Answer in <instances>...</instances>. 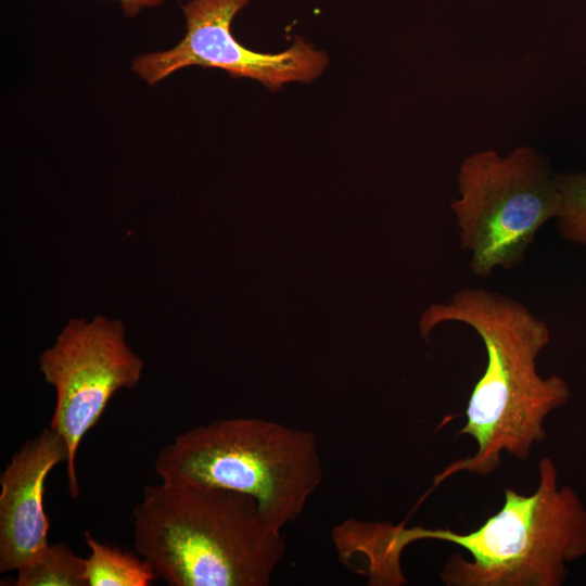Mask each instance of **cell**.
<instances>
[{"label": "cell", "mask_w": 586, "mask_h": 586, "mask_svg": "<svg viewBox=\"0 0 586 586\" xmlns=\"http://www.w3.org/2000/svg\"><path fill=\"white\" fill-rule=\"evenodd\" d=\"M461 322L483 341L486 367L470 395L467 422L458 434L476 443L474 455L451 462L434 485L458 472L488 475L500 464L501 453L519 460L546 437L544 422L566 404V381L537 371V357L550 342V330L523 303L485 289H462L446 303H432L419 328L428 341L440 323Z\"/></svg>", "instance_id": "cell-1"}, {"label": "cell", "mask_w": 586, "mask_h": 586, "mask_svg": "<svg viewBox=\"0 0 586 586\" xmlns=\"http://www.w3.org/2000/svg\"><path fill=\"white\" fill-rule=\"evenodd\" d=\"M132 526L137 553L170 586H267L285 550L251 496L191 483L145 486Z\"/></svg>", "instance_id": "cell-2"}, {"label": "cell", "mask_w": 586, "mask_h": 586, "mask_svg": "<svg viewBox=\"0 0 586 586\" xmlns=\"http://www.w3.org/2000/svg\"><path fill=\"white\" fill-rule=\"evenodd\" d=\"M501 508L469 533L402 527L404 544L436 539L464 548L440 573L447 586H561L568 564L586 556V507L569 485L559 486L549 457L538 462V485L524 495L505 488Z\"/></svg>", "instance_id": "cell-3"}, {"label": "cell", "mask_w": 586, "mask_h": 586, "mask_svg": "<svg viewBox=\"0 0 586 586\" xmlns=\"http://www.w3.org/2000/svg\"><path fill=\"white\" fill-rule=\"evenodd\" d=\"M161 481L251 496L275 527L295 521L323 470L316 434L256 418L217 419L177 435L154 464Z\"/></svg>", "instance_id": "cell-4"}, {"label": "cell", "mask_w": 586, "mask_h": 586, "mask_svg": "<svg viewBox=\"0 0 586 586\" xmlns=\"http://www.w3.org/2000/svg\"><path fill=\"white\" fill-rule=\"evenodd\" d=\"M450 208L470 269L486 278L496 268L520 265L537 231L558 216L561 196L549 163L523 145L501 157L496 151L470 155L458 171Z\"/></svg>", "instance_id": "cell-5"}, {"label": "cell", "mask_w": 586, "mask_h": 586, "mask_svg": "<svg viewBox=\"0 0 586 586\" xmlns=\"http://www.w3.org/2000/svg\"><path fill=\"white\" fill-rule=\"evenodd\" d=\"M39 369L56 394L50 428L67 447L68 491L79 495L76 471L78 447L120 388L139 382L143 360L128 346L119 320L97 316L92 321L69 319L55 343L39 357Z\"/></svg>", "instance_id": "cell-6"}, {"label": "cell", "mask_w": 586, "mask_h": 586, "mask_svg": "<svg viewBox=\"0 0 586 586\" xmlns=\"http://www.w3.org/2000/svg\"><path fill=\"white\" fill-rule=\"evenodd\" d=\"M250 0H190L183 4L186 35L171 49L137 56L132 71L148 85L189 67H216L233 77L260 81L271 90L290 81L309 82L328 64L327 55L297 39L280 53H260L242 46L231 33L235 14Z\"/></svg>", "instance_id": "cell-7"}, {"label": "cell", "mask_w": 586, "mask_h": 586, "mask_svg": "<svg viewBox=\"0 0 586 586\" xmlns=\"http://www.w3.org/2000/svg\"><path fill=\"white\" fill-rule=\"evenodd\" d=\"M68 459L63 437L50 426L25 442L0 475V572L17 570L50 545L44 481Z\"/></svg>", "instance_id": "cell-8"}, {"label": "cell", "mask_w": 586, "mask_h": 586, "mask_svg": "<svg viewBox=\"0 0 586 586\" xmlns=\"http://www.w3.org/2000/svg\"><path fill=\"white\" fill-rule=\"evenodd\" d=\"M88 586H149L158 576L148 560L98 540L90 531L84 534Z\"/></svg>", "instance_id": "cell-9"}, {"label": "cell", "mask_w": 586, "mask_h": 586, "mask_svg": "<svg viewBox=\"0 0 586 586\" xmlns=\"http://www.w3.org/2000/svg\"><path fill=\"white\" fill-rule=\"evenodd\" d=\"M16 572L15 586H88L86 558L63 543L49 545L39 558Z\"/></svg>", "instance_id": "cell-10"}, {"label": "cell", "mask_w": 586, "mask_h": 586, "mask_svg": "<svg viewBox=\"0 0 586 586\" xmlns=\"http://www.w3.org/2000/svg\"><path fill=\"white\" fill-rule=\"evenodd\" d=\"M561 196L557 219L559 234L586 244V171L557 175Z\"/></svg>", "instance_id": "cell-11"}, {"label": "cell", "mask_w": 586, "mask_h": 586, "mask_svg": "<svg viewBox=\"0 0 586 586\" xmlns=\"http://www.w3.org/2000/svg\"><path fill=\"white\" fill-rule=\"evenodd\" d=\"M119 3L124 14L129 17L138 15L145 9L156 8L163 4L164 0H115Z\"/></svg>", "instance_id": "cell-12"}]
</instances>
